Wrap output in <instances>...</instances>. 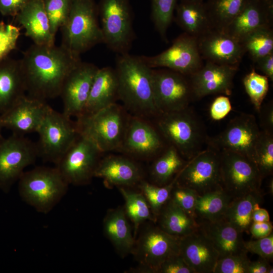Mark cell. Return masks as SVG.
<instances>
[{"mask_svg": "<svg viewBox=\"0 0 273 273\" xmlns=\"http://www.w3.org/2000/svg\"><path fill=\"white\" fill-rule=\"evenodd\" d=\"M98 68L95 64L81 62L67 75L60 95L63 113L71 118H77L84 110Z\"/></svg>", "mask_w": 273, "mask_h": 273, "instance_id": "ac0fdd59", "label": "cell"}, {"mask_svg": "<svg viewBox=\"0 0 273 273\" xmlns=\"http://www.w3.org/2000/svg\"><path fill=\"white\" fill-rule=\"evenodd\" d=\"M151 119L130 115L118 152L135 160H153L167 146Z\"/></svg>", "mask_w": 273, "mask_h": 273, "instance_id": "e0dca14e", "label": "cell"}, {"mask_svg": "<svg viewBox=\"0 0 273 273\" xmlns=\"http://www.w3.org/2000/svg\"><path fill=\"white\" fill-rule=\"evenodd\" d=\"M246 53L255 63L259 59L273 52L272 27L262 28L254 31L241 41Z\"/></svg>", "mask_w": 273, "mask_h": 273, "instance_id": "8d00e7d4", "label": "cell"}, {"mask_svg": "<svg viewBox=\"0 0 273 273\" xmlns=\"http://www.w3.org/2000/svg\"><path fill=\"white\" fill-rule=\"evenodd\" d=\"M273 4L264 0H247L243 8L224 30L241 41L257 29L272 27Z\"/></svg>", "mask_w": 273, "mask_h": 273, "instance_id": "cb8c5ba5", "label": "cell"}, {"mask_svg": "<svg viewBox=\"0 0 273 273\" xmlns=\"http://www.w3.org/2000/svg\"><path fill=\"white\" fill-rule=\"evenodd\" d=\"M179 251L195 273H213L219 257L212 244L199 229L180 238Z\"/></svg>", "mask_w": 273, "mask_h": 273, "instance_id": "603a6c76", "label": "cell"}, {"mask_svg": "<svg viewBox=\"0 0 273 273\" xmlns=\"http://www.w3.org/2000/svg\"><path fill=\"white\" fill-rule=\"evenodd\" d=\"M222 189L233 199L252 193H262L263 178L255 162L241 154L218 151Z\"/></svg>", "mask_w": 273, "mask_h": 273, "instance_id": "9c48e42d", "label": "cell"}, {"mask_svg": "<svg viewBox=\"0 0 273 273\" xmlns=\"http://www.w3.org/2000/svg\"><path fill=\"white\" fill-rule=\"evenodd\" d=\"M43 1L51 32L55 36L68 16L73 0Z\"/></svg>", "mask_w": 273, "mask_h": 273, "instance_id": "b9f144b4", "label": "cell"}, {"mask_svg": "<svg viewBox=\"0 0 273 273\" xmlns=\"http://www.w3.org/2000/svg\"><path fill=\"white\" fill-rule=\"evenodd\" d=\"M177 0H151V18L161 37L167 41L166 33L173 18Z\"/></svg>", "mask_w": 273, "mask_h": 273, "instance_id": "f35d334b", "label": "cell"}, {"mask_svg": "<svg viewBox=\"0 0 273 273\" xmlns=\"http://www.w3.org/2000/svg\"><path fill=\"white\" fill-rule=\"evenodd\" d=\"M197 40L200 55L206 61L239 67L246 54L241 41L224 30L212 29Z\"/></svg>", "mask_w": 273, "mask_h": 273, "instance_id": "d6986e66", "label": "cell"}, {"mask_svg": "<svg viewBox=\"0 0 273 273\" xmlns=\"http://www.w3.org/2000/svg\"><path fill=\"white\" fill-rule=\"evenodd\" d=\"M263 193H252L233 199L229 204L223 219L240 232L249 233L252 214L256 204L263 202Z\"/></svg>", "mask_w": 273, "mask_h": 273, "instance_id": "d6a6232c", "label": "cell"}, {"mask_svg": "<svg viewBox=\"0 0 273 273\" xmlns=\"http://www.w3.org/2000/svg\"><path fill=\"white\" fill-rule=\"evenodd\" d=\"M119 100L131 115L152 119L158 114L153 93L152 68L142 56L118 55L116 66Z\"/></svg>", "mask_w": 273, "mask_h": 273, "instance_id": "7a4b0ae2", "label": "cell"}, {"mask_svg": "<svg viewBox=\"0 0 273 273\" xmlns=\"http://www.w3.org/2000/svg\"><path fill=\"white\" fill-rule=\"evenodd\" d=\"M233 199L223 189L198 195L195 209L197 223L223 219Z\"/></svg>", "mask_w": 273, "mask_h": 273, "instance_id": "836d02e7", "label": "cell"}, {"mask_svg": "<svg viewBox=\"0 0 273 273\" xmlns=\"http://www.w3.org/2000/svg\"><path fill=\"white\" fill-rule=\"evenodd\" d=\"M20 28L12 24L0 22V60L7 57L17 47Z\"/></svg>", "mask_w": 273, "mask_h": 273, "instance_id": "f6af8a7d", "label": "cell"}, {"mask_svg": "<svg viewBox=\"0 0 273 273\" xmlns=\"http://www.w3.org/2000/svg\"><path fill=\"white\" fill-rule=\"evenodd\" d=\"M26 87L20 60H0V115L25 95Z\"/></svg>", "mask_w": 273, "mask_h": 273, "instance_id": "83f0119b", "label": "cell"}, {"mask_svg": "<svg viewBox=\"0 0 273 273\" xmlns=\"http://www.w3.org/2000/svg\"><path fill=\"white\" fill-rule=\"evenodd\" d=\"M197 196L198 194L195 191L180 186L175 182L171 191L170 199L189 215L195 218V209Z\"/></svg>", "mask_w": 273, "mask_h": 273, "instance_id": "ee69618b", "label": "cell"}, {"mask_svg": "<svg viewBox=\"0 0 273 273\" xmlns=\"http://www.w3.org/2000/svg\"><path fill=\"white\" fill-rule=\"evenodd\" d=\"M255 163L263 178L272 175V133L261 130L255 147Z\"/></svg>", "mask_w": 273, "mask_h": 273, "instance_id": "ab89813d", "label": "cell"}, {"mask_svg": "<svg viewBox=\"0 0 273 273\" xmlns=\"http://www.w3.org/2000/svg\"><path fill=\"white\" fill-rule=\"evenodd\" d=\"M232 109L231 103L228 96H219L213 100L210 105V116L213 120H220L229 114Z\"/></svg>", "mask_w": 273, "mask_h": 273, "instance_id": "c3c4849f", "label": "cell"}, {"mask_svg": "<svg viewBox=\"0 0 273 273\" xmlns=\"http://www.w3.org/2000/svg\"><path fill=\"white\" fill-rule=\"evenodd\" d=\"M30 0H0V13L5 16L15 17Z\"/></svg>", "mask_w": 273, "mask_h": 273, "instance_id": "681fc988", "label": "cell"}, {"mask_svg": "<svg viewBox=\"0 0 273 273\" xmlns=\"http://www.w3.org/2000/svg\"><path fill=\"white\" fill-rule=\"evenodd\" d=\"M269 262L267 259L260 257L255 261L250 260L247 273H272L273 267Z\"/></svg>", "mask_w": 273, "mask_h": 273, "instance_id": "db71d44e", "label": "cell"}, {"mask_svg": "<svg viewBox=\"0 0 273 273\" xmlns=\"http://www.w3.org/2000/svg\"><path fill=\"white\" fill-rule=\"evenodd\" d=\"M176 183L192 189L198 195L222 189L219 151L210 147L202 150L188 161Z\"/></svg>", "mask_w": 273, "mask_h": 273, "instance_id": "4fadbf2b", "label": "cell"}, {"mask_svg": "<svg viewBox=\"0 0 273 273\" xmlns=\"http://www.w3.org/2000/svg\"><path fill=\"white\" fill-rule=\"evenodd\" d=\"M50 107L47 101L25 95L0 115L2 125L19 135L36 132Z\"/></svg>", "mask_w": 273, "mask_h": 273, "instance_id": "ffe728a7", "label": "cell"}, {"mask_svg": "<svg viewBox=\"0 0 273 273\" xmlns=\"http://www.w3.org/2000/svg\"><path fill=\"white\" fill-rule=\"evenodd\" d=\"M264 1H265L266 2H267V3L270 4H273V0H264Z\"/></svg>", "mask_w": 273, "mask_h": 273, "instance_id": "680465c9", "label": "cell"}, {"mask_svg": "<svg viewBox=\"0 0 273 273\" xmlns=\"http://www.w3.org/2000/svg\"><path fill=\"white\" fill-rule=\"evenodd\" d=\"M243 82L251 103L259 112L268 90V78L252 69L245 75Z\"/></svg>", "mask_w": 273, "mask_h": 273, "instance_id": "60d3db41", "label": "cell"}, {"mask_svg": "<svg viewBox=\"0 0 273 273\" xmlns=\"http://www.w3.org/2000/svg\"><path fill=\"white\" fill-rule=\"evenodd\" d=\"M131 114L117 103L95 113L82 114L75 122L79 133L88 138L103 153L118 152Z\"/></svg>", "mask_w": 273, "mask_h": 273, "instance_id": "3957f363", "label": "cell"}, {"mask_svg": "<svg viewBox=\"0 0 273 273\" xmlns=\"http://www.w3.org/2000/svg\"><path fill=\"white\" fill-rule=\"evenodd\" d=\"M20 62L28 96L47 101L59 96L65 78L81 60L61 45L33 43Z\"/></svg>", "mask_w": 273, "mask_h": 273, "instance_id": "6da1fadb", "label": "cell"}, {"mask_svg": "<svg viewBox=\"0 0 273 273\" xmlns=\"http://www.w3.org/2000/svg\"><path fill=\"white\" fill-rule=\"evenodd\" d=\"M34 44L53 45L55 36L51 31L43 0H30L15 17Z\"/></svg>", "mask_w": 273, "mask_h": 273, "instance_id": "d4e9b609", "label": "cell"}, {"mask_svg": "<svg viewBox=\"0 0 273 273\" xmlns=\"http://www.w3.org/2000/svg\"><path fill=\"white\" fill-rule=\"evenodd\" d=\"M118 100V83L115 69L109 66L99 68L81 115L95 113Z\"/></svg>", "mask_w": 273, "mask_h": 273, "instance_id": "4316f807", "label": "cell"}, {"mask_svg": "<svg viewBox=\"0 0 273 273\" xmlns=\"http://www.w3.org/2000/svg\"><path fill=\"white\" fill-rule=\"evenodd\" d=\"M259 113H261V125L263 130L272 133L273 129V107L272 104L270 103L264 107L261 106Z\"/></svg>", "mask_w": 273, "mask_h": 273, "instance_id": "f5cc1de1", "label": "cell"}, {"mask_svg": "<svg viewBox=\"0 0 273 273\" xmlns=\"http://www.w3.org/2000/svg\"><path fill=\"white\" fill-rule=\"evenodd\" d=\"M177 176L171 183L163 186L156 185L144 179L137 186L147 200L155 218L170 199L171 191Z\"/></svg>", "mask_w": 273, "mask_h": 273, "instance_id": "74e56055", "label": "cell"}, {"mask_svg": "<svg viewBox=\"0 0 273 273\" xmlns=\"http://www.w3.org/2000/svg\"><path fill=\"white\" fill-rule=\"evenodd\" d=\"M187 77L166 68L152 69L154 98L159 114L188 108L193 96Z\"/></svg>", "mask_w": 273, "mask_h": 273, "instance_id": "5bb4252c", "label": "cell"}, {"mask_svg": "<svg viewBox=\"0 0 273 273\" xmlns=\"http://www.w3.org/2000/svg\"><path fill=\"white\" fill-rule=\"evenodd\" d=\"M272 225L269 221L253 222L250 229L249 233L255 239L265 237L272 232Z\"/></svg>", "mask_w": 273, "mask_h": 273, "instance_id": "f907efd6", "label": "cell"}, {"mask_svg": "<svg viewBox=\"0 0 273 273\" xmlns=\"http://www.w3.org/2000/svg\"><path fill=\"white\" fill-rule=\"evenodd\" d=\"M260 131L255 117L243 113L231 120L221 133L208 142L214 149L234 152L255 162V147Z\"/></svg>", "mask_w": 273, "mask_h": 273, "instance_id": "9a60e30c", "label": "cell"}, {"mask_svg": "<svg viewBox=\"0 0 273 273\" xmlns=\"http://www.w3.org/2000/svg\"><path fill=\"white\" fill-rule=\"evenodd\" d=\"M125 202L124 210L133 225V236L136 239L140 225L146 221L155 223L156 218L143 193L127 187H118Z\"/></svg>", "mask_w": 273, "mask_h": 273, "instance_id": "e575fe53", "label": "cell"}, {"mask_svg": "<svg viewBox=\"0 0 273 273\" xmlns=\"http://www.w3.org/2000/svg\"><path fill=\"white\" fill-rule=\"evenodd\" d=\"M268 189H269V192L270 194L272 195L273 194V180L272 178H271L268 184Z\"/></svg>", "mask_w": 273, "mask_h": 273, "instance_id": "9f6ffc18", "label": "cell"}, {"mask_svg": "<svg viewBox=\"0 0 273 273\" xmlns=\"http://www.w3.org/2000/svg\"><path fill=\"white\" fill-rule=\"evenodd\" d=\"M255 63L258 69L270 80H273V52L259 59Z\"/></svg>", "mask_w": 273, "mask_h": 273, "instance_id": "816d5d0a", "label": "cell"}, {"mask_svg": "<svg viewBox=\"0 0 273 273\" xmlns=\"http://www.w3.org/2000/svg\"><path fill=\"white\" fill-rule=\"evenodd\" d=\"M175 12L177 24L197 39L213 29L204 0H180Z\"/></svg>", "mask_w": 273, "mask_h": 273, "instance_id": "f546056e", "label": "cell"}, {"mask_svg": "<svg viewBox=\"0 0 273 273\" xmlns=\"http://www.w3.org/2000/svg\"><path fill=\"white\" fill-rule=\"evenodd\" d=\"M247 0H207L205 3L213 29L224 30L240 13Z\"/></svg>", "mask_w": 273, "mask_h": 273, "instance_id": "d590c367", "label": "cell"}, {"mask_svg": "<svg viewBox=\"0 0 273 273\" xmlns=\"http://www.w3.org/2000/svg\"><path fill=\"white\" fill-rule=\"evenodd\" d=\"M98 18V5L94 0H73L68 16L60 28L61 45L80 56L103 43Z\"/></svg>", "mask_w": 273, "mask_h": 273, "instance_id": "277c9868", "label": "cell"}, {"mask_svg": "<svg viewBox=\"0 0 273 273\" xmlns=\"http://www.w3.org/2000/svg\"><path fill=\"white\" fill-rule=\"evenodd\" d=\"M260 204H256L252 214V222L269 221L268 212L265 209L260 208Z\"/></svg>", "mask_w": 273, "mask_h": 273, "instance_id": "11a10c76", "label": "cell"}, {"mask_svg": "<svg viewBox=\"0 0 273 273\" xmlns=\"http://www.w3.org/2000/svg\"><path fill=\"white\" fill-rule=\"evenodd\" d=\"M24 136L12 133L0 139V189L5 193L38 157L36 143Z\"/></svg>", "mask_w": 273, "mask_h": 273, "instance_id": "7c38bea8", "label": "cell"}, {"mask_svg": "<svg viewBox=\"0 0 273 273\" xmlns=\"http://www.w3.org/2000/svg\"><path fill=\"white\" fill-rule=\"evenodd\" d=\"M188 161L174 147L168 145L152 160L149 173L150 182L160 186L169 184L176 177Z\"/></svg>", "mask_w": 273, "mask_h": 273, "instance_id": "1f68e13d", "label": "cell"}, {"mask_svg": "<svg viewBox=\"0 0 273 273\" xmlns=\"http://www.w3.org/2000/svg\"><path fill=\"white\" fill-rule=\"evenodd\" d=\"M18 181L22 200L43 214L49 213L60 202L69 185L56 166H37L25 171Z\"/></svg>", "mask_w": 273, "mask_h": 273, "instance_id": "5b68a950", "label": "cell"}, {"mask_svg": "<svg viewBox=\"0 0 273 273\" xmlns=\"http://www.w3.org/2000/svg\"><path fill=\"white\" fill-rule=\"evenodd\" d=\"M151 68H166L189 77L203 65L197 38L185 32L179 35L171 46L153 56H142Z\"/></svg>", "mask_w": 273, "mask_h": 273, "instance_id": "2e32d148", "label": "cell"}, {"mask_svg": "<svg viewBox=\"0 0 273 273\" xmlns=\"http://www.w3.org/2000/svg\"><path fill=\"white\" fill-rule=\"evenodd\" d=\"M103 228L105 236L121 257L132 253L135 239L123 208L108 210L104 218Z\"/></svg>", "mask_w": 273, "mask_h": 273, "instance_id": "f1b7e54d", "label": "cell"}, {"mask_svg": "<svg viewBox=\"0 0 273 273\" xmlns=\"http://www.w3.org/2000/svg\"><path fill=\"white\" fill-rule=\"evenodd\" d=\"M156 225L172 236L181 238L197 231L199 224L194 218L169 199L156 217Z\"/></svg>", "mask_w": 273, "mask_h": 273, "instance_id": "4dcf8cb0", "label": "cell"}, {"mask_svg": "<svg viewBox=\"0 0 273 273\" xmlns=\"http://www.w3.org/2000/svg\"><path fill=\"white\" fill-rule=\"evenodd\" d=\"M98 7L103 43L118 55L128 53L134 38L129 0H100Z\"/></svg>", "mask_w": 273, "mask_h": 273, "instance_id": "52a82bcc", "label": "cell"}, {"mask_svg": "<svg viewBox=\"0 0 273 273\" xmlns=\"http://www.w3.org/2000/svg\"><path fill=\"white\" fill-rule=\"evenodd\" d=\"M199 230L208 238L219 253V258L248 252L243 234L225 219L198 223Z\"/></svg>", "mask_w": 273, "mask_h": 273, "instance_id": "484cf974", "label": "cell"}, {"mask_svg": "<svg viewBox=\"0 0 273 273\" xmlns=\"http://www.w3.org/2000/svg\"><path fill=\"white\" fill-rule=\"evenodd\" d=\"M103 154L90 139L79 133L55 166L69 185H86L94 177Z\"/></svg>", "mask_w": 273, "mask_h": 273, "instance_id": "8fae6325", "label": "cell"}, {"mask_svg": "<svg viewBox=\"0 0 273 273\" xmlns=\"http://www.w3.org/2000/svg\"><path fill=\"white\" fill-rule=\"evenodd\" d=\"M244 247L248 252L257 254L259 257L267 259L269 262L273 259V233L268 236L255 240L244 241Z\"/></svg>", "mask_w": 273, "mask_h": 273, "instance_id": "bcb514c9", "label": "cell"}, {"mask_svg": "<svg viewBox=\"0 0 273 273\" xmlns=\"http://www.w3.org/2000/svg\"><path fill=\"white\" fill-rule=\"evenodd\" d=\"M157 273H195L183 257L177 253L168 257L160 265Z\"/></svg>", "mask_w": 273, "mask_h": 273, "instance_id": "7dc6e473", "label": "cell"}, {"mask_svg": "<svg viewBox=\"0 0 273 273\" xmlns=\"http://www.w3.org/2000/svg\"><path fill=\"white\" fill-rule=\"evenodd\" d=\"M247 253L230 255L219 258L213 273H247L250 261Z\"/></svg>", "mask_w": 273, "mask_h": 273, "instance_id": "7bdbcfd3", "label": "cell"}, {"mask_svg": "<svg viewBox=\"0 0 273 273\" xmlns=\"http://www.w3.org/2000/svg\"><path fill=\"white\" fill-rule=\"evenodd\" d=\"M71 118L49 107L36 132L38 157L44 162L56 165L77 137L75 123Z\"/></svg>", "mask_w": 273, "mask_h": 273, "instance_id": "ba28073f", "label": "cell"}, {"mask_svg": "<svg viewBox=\"0 0 273 273\" xmlns=\"http://www.w3.org/2000/svg\"><path fill=\"white\" fill-rule=\"evenodd\" d=\"M139 235L132 254L139 263L135 270L157 273L161 264L172 255L179 253L180 238L168 234L151 222Z\"/></svg>", "mask_w": 273, "mask_h": 273, "instance_id": "30bf717a", "label": "cell"}, {"mask_svg": "<svg viewBox=\"0 0 273 273\" xmlns=\"http://www.w3.org/2000/svg\"><path fill=\"white\" fill-rule=\"evenodd\" d=\"M3 128V127L2 125L1 120H0V139L3 138V136H2V130Z\"/></svg>", "mask_w": 273, "mask_h": 273, "instance_id": "6f0895ef", "label": "cell"}, {"mask_svg": "<svg viewBox=\"0 0 273 273\" xmlns=\"http://www.w3.org/2000/svg\"><path fill=\"white\" fill-rule=\"evenodd\" d=\"M94 177L102 179L108 188H132L144 179V173L136 160L123 154H110L101 158Z\"/></svg>", "mask_w": 273, "mask_h": 273, "instance_id": "7402d4cb", "label": "cell"}, {"mask_svg": "<svg viewBox=\"0 0 273 273\" xmlns=\"http://www.w3.org/2000/svg\"><path fill=\"white\" fill-rule=\"evenodd\" d=\"M151 120L165 141L186 160H189L202 151V129L188 108L160 113Z\"/></svg>", "mask_w": 273, "mask_h": 273, "instance_id": "8992f818", "label": "cell"}, {"mask_svg": "<svg viewBox=\"0 0 273 273\" xmlns=\"http://www.w3.org/2000/svg\"><path fill=\"white\" fill-rule=\"evenodd\" d=\"M238 68L206 61L198 71L189 77L193 98L201 99L213 94L230 96Z\"/></svg>", "mask_w": 273, "mask_h": 273, "instance_id": "44dd1931", "label": "cell"}]
</instances>
